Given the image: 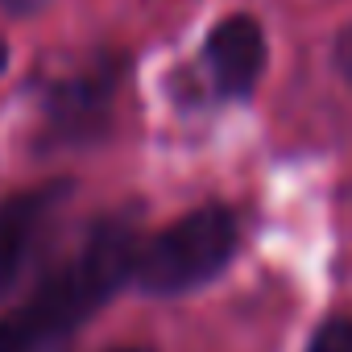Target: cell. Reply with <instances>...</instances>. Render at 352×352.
Listing matches in <instances>:
<instances>
[{
	"mask_svg": "<svg viewBox=\"0 0 352 352\" xmlns=\"http://www.w3.org/2000/svg\"><path fill=\"white\" fill-rule=\"evenodd\" d=\"M120 75H124V63L112 58V54H100L83 67H75L71 75L54 79L50 91H46V120L58 137H91L108 108H112V96L120 87Z\"/></svg>",
	"mask_w": 352,
	"mask_h": 352,
	"instance_id": "obj_3",
	"label": "cell"
},
{
	"mask_svg": "<svg viewBox=\"0 0 352 352\" xmlns=\"http://www.w3.org/2000/svg\"><path fill=\"white\" fill-rule=\"evenodd\" d=\"M137 245L133 216L100 220L67 265H58L21 307L0 315V352H50L79 331L116 286L133 278Z\"/></svg>",
	"mask_w": 352,
	"mask_h": 352,
	"instance_id": "obj_1",
	"label": "cell"
},
{
	"mask_svg": "<svg viewBox=\"0 0 352 352\" xmlns=\"http://www.w3.org/2000/svg\"><path fill=\"white\" fill-rule=\"evenodd\" d=\"M67 183H46V187H34V191H21L13 199L0 204V294H5L17 274L25 270L30 253L38 249L42 232L50 228L58 204L67 199Z\"/></svg>",
	"mask_w": 352,
	"mask_h": 352,
	"instance_id": "obj_4",
	"label": "cell"
},
{
	"mask_svg": "<svg viewBox=\"0 0 352 352\" xmlns=\"http://www.w3.org/2000/svg\"><path fill=\"white\" fill-rule=\"evenodd\" d=\"M307 352H352V319L344 315H331L315 327Z\"/></svg>",
	"mask_w": 352,
	"mask_h": 352,
	"instance_id": "obj_6",
	"label": "cell"
},
{
	"mask_svg": "<svg viewBox=\"0 0 352 352\" xmlns=\"http://www.w3.org/2000/svg\"><path fill=\"white\" fill-rule=\"evenodd\" d=\"M204 63H208V75H212V87L220 96H249L261 79V67H265V34L253 17L236 13V17H224L208 42H204Z\"/></svg>",
	"mask_w": 352,
	"mask_h": 352,
	"instance_id": "obj_5",
	"label": "cell"
},
{
	"mask_svg": "<svg viewBox=\"0 0 352 352\" xmlns=\"http://www.w3.org/2000/svg\"><path fill=\"white\" fill-rule=\"evenodd\" d=\"M336 67L352 79V30H344L340 42H336Z\"/></svg>",
	"mask_w": 352,
	"mask_h": 352,
	"instance_id": "obj_7",
	"label": "cell"
},
{
	"mask_svg": "<svg viewBox=\"0 0 352 352\" xmlns=\"http://www.w3.org/2000/svg\"><path fill=\"white\" fill-rule=\"evenodd\" d=\"M112 352H149V348H137V344H133V348H112Z\"/></svg>",
	"mask_w": 352,
	"mask_h": 352,
	"instance_id": "obj_9",
	"label": "cell"
},
{
	"mask_svg": "<svg viewBox=\"0 0 352 352\" xmlns=\"http://www.w3.org/2000/svg\"><path fill=\"white\" fill-rule=\"evenodd\" d=\"M5 63H9V46L0 42V71H5Z\"/></svg>",
	"mask_w": 352,
	"mask_h": 352,
	"instance_id": "obj_8",
	"label": "cell"
},
{
	"mask_svg": "<svg viewBox=\"0 0 352 352\" xmlns=\"http://www.w3.org/2000/svg\"><path fill=\"white\" fill-rule=\"evenodd\" d=\"M236 253V216L224 204L195 208L137 245L133 282L149 294H187L212 282Z\"/></svg>",
	"mask_w": 352,
	"mask_h": 352,
	"instance_id": "obj_2",
	"label": "cell"
}]
</instances>
